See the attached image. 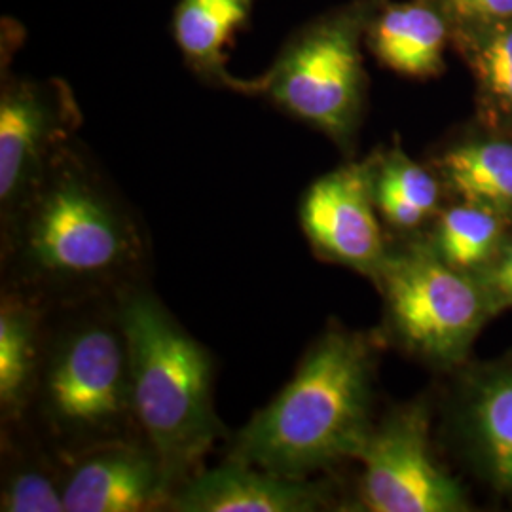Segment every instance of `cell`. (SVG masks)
<instances>
[{"mask_svg": "<svg viewBox=\"0 0 512 512\" xmlns=\"http://www.w3.org/2000/svg\"><path fill=\"white\" fill-rule=\"evenodd\" d=\"M80 124L59 82H8L0 95V211L10 219L46 177Z\"/></svg>", "mask_w": 512, "mask_h": 512, "instance_id": "8", "label": "cell"}, {"mask_svg": "<svg viewBox=\"0 0 512 512\" xmlns=\"http://www.w3.org/2000/svg\"><path fill=\"white\" fill-rule=\"evenodd\" d=\"M374 353L365 334L325 330L287 385L239 429L228 459L289 478L357 459L374 427Z\"/></svg>", "mask_w": 512, "mask_h": 512, "instance_id": "2", "label": "cell"}, {"mask_svg": "<svg viewBox=\"0 0 512 512\" xmlns=\"http://www.w3.org/2000/svg\"><path fill=\"white\" fill-rule=\"evenodd\" d=\"M48 321L37 385L27 410L35 433L67 459L114 440L141 437L131 403L128 338L116 296L65 306Z\"/></svg>", "mask_w": 512, "mask_h": 512, "instance_id": "4", "label": "cell"}, {"mask_svg": "<svg viewBox=\"0 0 512 512\" xmlns=\"http://www.w3.org/2000/svg\"><path fill=\"white\" fill-rule=\"evenodd\" d=\"M256 82L258 93L279 109L346 143L357 126L363 95L357 25L349 18L313 25Z\"/></svg>", "mask_w": 512, "mask_h": 512, "instance_id": "6", "label": "cell"}, {"mask_svg": "<svg viewBox=\"0 0 512 512\" xmlns=\"http://www.w3.org/2000/svg\"><path fill=\"white\" fill-rule=\"evenodd\" d=\"M173 488L143 437L114 440L65 459V512H139L167 507Z\"/></svg>", "mask_w": 512, "mask_h": 512, "instance_id": "10", "label": "cell"}, {"mask_svg": "<svg viewBox=\"0 0 512 512\" xmlns=\"http://www.w3.org/2000/svg\"><path fill=\"white\" fill-rule=\"evenodd\" d=\"M509 236V219L488 207L463 202L440 213L431 249L459 272L486 268Z\"/></svg>", "mask_w": 512, "mask_h": 512, "instance_id": "18", "label": "cell"}, {"mask_svg": "<svg viewBox=\"0 0 512 512\" xmlns=\"http://www.w3.org/2000/svg\"><path fill=\"white\" fill-rule=\"evenodd\" d=\"M8 442L4 448L2 471V512H65L63 475L65 459L31 433V440H23V425L4 429Z\"/></svg>", "mask_w": 512, "mask_h": 512, "instance_id": "16", "label": "cell"}, {"mask_svg": "<svg viewBox=\"0 0 512 512\" xmlns=\"http://www.w3.org/2000/svg\"><path fill=\"white\" fill-rule=\"evenodd\" d=\"M374 200L389 226L408 232L437 213L440 184L403 150H393L374 167Z\"/></svg>", "mask_w": 512, "mask_h": 512, "instance_id": "19", "label": "cell"}, {"mask_svg": "<svg viewBox=\"0 0 512 512\" xmlns=\"http://www.w3.org/2000/svg\"><path fill=\"white\" fill-rule=\"evenodd\" d=\"M440 173L461 202L475 203L512 217L511 141H471L450 148Z\"/></svg>", "mask_w": 512, "mask_h": 512, "instance_id": "17", "label": "cell"}, {"mask_svg": "<svg viewBox=\"0 0 512 512\" xmlns=\"http://www.w3.org/2000/svg\"><path fill=\"white\" fill-rule=\"evenodd\" d=\"M128 338L137 431L175 490L224 435L213 401V359L143 283L116 296Z\"/></svg>", "mask_w": 512, "mask_h": 512, "instance_id": "3", "label": "cell"}, {"mask_svg": "<svg viewBox=\"0 0 512 512\" xmlns=\"http://www.w3.org/2000/svg\"><path fill=\"white\" fill-rule=\"evenodd\" d=\"M10 287L48 310L112 298L147 262L135 215L67 148L4 222Z\"/></svg>", "mask_w": 512, "mask_h": 512, "instance_id": "1", "label": "cell"}, {"mask_svg": "<svg viewBox=\"0 0 512 512\" xmlns=\"http://www.w3.org/2000/svg\"><path fill=\"white\" fill-rule=\"evenodd\" d=\"M376 283L395 342L431 365L461 363L492 317L475 275L452 268L425 243L389 251Z\"/></svg>", "mask_w": 512, "mask_h": 512, "instance_id": "5", "label": "cell"}, {"mask_svg": "<svg viewBox=\"0 0 512 512\" xmlns=\"http://www.w3.org/2000/svg\"><path fill=\"white\" fill-rule=\"evenodd\" d=\"M467 431L484 475L499 492L512 495V365L476 378L467 403Z\"/></svg>", "mask_w": 512, "mask_h": 512, "instance_id": "14", "label": "cell"}, {"mask_svg": "<svg viewBox=\"0 0 512 512\" xmlns=\"http://www.w3.org/2000/svg\"><path fill=\"white\" fill-rule=\"evenodd\" d=\"M298 215L317 255L376 281L389 249L374 200L372 165H344L319 177L306 190Z\"/></svg>", "mask_w": 512, "mask_h": 512, "instance_id": "9", "label": "cell"}, {"mask_svg": "<svg viewBox=\"0 0 512 512\" xmlns=\"http://www.w3.org/2000/svg\"><path fill=\"white\" fill-rule=\"evenodd\" d=\"M471 40V63L495 118L512 126V19L480 25Z\"/></svg>", "mask_w": 512, "mask_h": 512, "instance_id": "20", "label": "cell"}, {"mask_svg": "<svg viewBox=\"0 0 512 512\" xmlns=\"http://www.w3.org/2000/svg\"><path fill=\"white\" fill-rule=\"evenodd\" d=\"M253 4L255 0H181L175 10V38L188 65L236 92L258 93L256 80H238L226 71L224 54Z\"/></svg>", "mask_w": 512, "mask_h": 512, "instance_id": "13", "label": "cell"}, {"mask_svg": "<svg viewBox=\"0 0 512 512\" xmlns=\"http://www.w3.org/2000/svg\"><path fill=\"white\" fill-rule=\"evenodd\" d=\"M476 279L480 281L486 300L490 306V313L494 317L495 313L511 310L512 308V236L509 234L505 243L501 245L499 253L494 256V260L476 272Z\"/></svg>", "mask_w": 512, "mask_h": 512, "instance_id": "21", "label": "cell"}, {"mask_svg": "<svg viewBox=\"0 0 512 512\" xmlns=\"http://www.w3.org/2000/svg\"><path fill=\"white\" fill-rule=\"evenodd\" d=\"M446 23L425 4L389 6L372 27L370 46L376 57L395 73L423 78L442 67Z\"/></svg>", "mask_w": 512, "mask_h": 512, "instance_id": "15", "label": "cell"}, {"mask_svg": "<svg viewBox=\"0 0 512 512\" xmlns=\"http://www.w3.org/2000/svg\"><path fill=\"white\" fill-rule=\"evenodd\" d=\"M48 308L8 289L0 302V414L4 429L25 421L46 344Z\"/></svg>", "mask_w": 512, "mask_h": 512, "instance_id": "12", "label": "cell"}, {"mask_svg": "<svg viewBox=\"0 0 512 512\" xmlns=\"http://www.w3.org/2000/svg\"><path fill=\"white\" fill-rule=\"evenodd\" d=\"M357 459L359 497L370 512H463L469 501L433 456L429 412L408 404L374 425Z\"/></svg>", "mask_w": 512, "mask_h": 512, "instance_id": "7", "label": "cell"}, {"mask_svg": "<svg viewBox=\"0 0 512 512\" xmlns=\"http://www.w3.org/2000/svg\"><path fill=\"white\" fill-rule=\"evenodd\" d=\"M446 10L469 25H492L512 19V0H442Z\"/></svg>", "mask_w": 512, "mask_h": 512, "instance_id": "22", "label": "cell"}, {"mask_svg": "<svg viewBox=\"0 0 512 512\" xmlns=\"http://www.w3.org/2000/svg\"><path fill=\"white\" fill-rule=\"evenodd\" d=\"M323 480L289 478L226 459L181 484L167 503L175 512H315L329 507Z\"/></svg>", "mask_w": 512, "mask_h": 512, "instance_id": "11", "label": "cell"}]
</instances>
